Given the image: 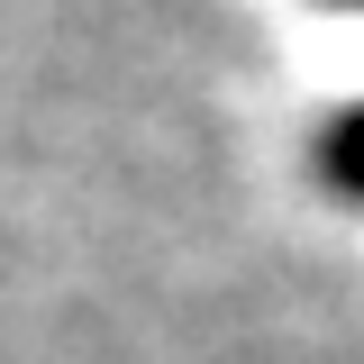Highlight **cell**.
<instances>
[{
  "label": "cell",
  "mask_w": 364,
  "mask_h": 364,
  "mask_svg": "<svg viewBox=\"0 0 364 364\" xmlns=\"http://www.w3.org/2000/svg\"><path fill=\"white\" fill-rule=\"evenodd\" d=\"M318 164H328V182H337V191H364V109H346V119L328 128Z\"/></svg>",
  "instance_id": "6da1fadb"
}]
</instances>
